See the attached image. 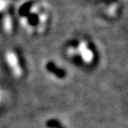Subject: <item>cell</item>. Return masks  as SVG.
Wrapping results in <instances>:
<instances>
[{
    "mask_svg": "<svg viewBox=\"0 0 128 128\" xmlns=\"http://www.w3.org/2000/svg\"><path fill=\"white\" fill-rule=\"evenodd\" d=\"M31 6H32V3L30 2V3H27L25 6H22L20 10V15H27L28 12V11H30V9L31 8Z\"/></svg>",
    "mask_w": 128,
    "mask_h": 128,
    "instance_id": "cell-5",
    "label": "cell"
},
{
    "mask_svg": "<svg viewBox=\"0 0 128 128\" xmlns=\"http://www.w3.org/2000/svg\"><path fill=\"white\" fill-rule=\"evenodd\" d=\"M6 60L16 78H20L22 75V68L20 66L18 56L12 51H8L6 54Z\"/></svg>",
    "mask_w": 128,
    "mask_h": 128,
    "instance_id": "cell-1",
    "label": "cell"
},
{
    "mask_svg": "<svg viewBox=\"0 0 128 128\" xmlns=\"http://www.w3.org/2000/svg\"><path fill=\"white\" fill-rule=\"evenodd\" d=\"M81 55V58L83 59L84 62L90 63L94 60V52H92L90 48L88 47L86 42H81L78 46V50Z\"/></svg>",
    "mask_w": 128,
    "mask_h": 128,
    "instance_id": "cell-2",
    "label": "cell"
},
{
    "mask_svg": "<svg viewBox=\"0 0 128 128\" xmlns=\"http://www.w3.org/2000/svg\"><path fill=\"white\" fill-rule=\"evenodd\" d=\"M6 4H7V2H6V0H0V12L6 8Z\"/></svg>",
    "mask_w": 128,
    "mask_h": 128,
    "instance_id": "cell-8",
    "label": "cell"
},
{
    "mask_svg": "<svg viewBox=\"0 0 128 128\" xmlns=\"http://www.w3.org/2000/svg\"><path fill=\"white\" fill-rule=\"evenodd\" d=\"M3 25H4V30H6V32L10 33V32L12 31V19H11L10 15L8 14L4 15V20H3Z\"/></svg>",
    "mask_w": 128,
    "mask_h": 128,
    "instance_id": "cell-4",
    "label": "cell"
},
{
    "mask_svg": "<svg viewBox=\"0 0 128 128\" xmlns=\"http://www.w3.org/2000/svg\"><path fill=\"white\" fill-rule=\"evenodd\" d=\"M60 128H62V127H60Z\"/></svg>",
    "mask_w": 128,
    "mask_h": 128,
    "instance_id": "cell-9",
    "label": "cell"
},
{
    "mask_svg": "<svg viewBox=\"0 0 128 128\" xmlns=\"http://www.w3.org/2000/svg\"><path fill=\"white\" fill-rule=\"evenodd\" d=\"M47 126L50 128H60V124L56 120H49L47 122Z\"/></svg>",
    "mask_w": 128,
    "mask_h": 128,
    "instance_id": "cell-7",
    "label": "cell"
},
{
    "mask_svg": "<svg viewBox=\"0 0 128 128\" xmlns=\"http://www.w3.org/2000/svg\"><path fill=\"white\" fill-rule=\"evenodd\" d=\"M46 70H47L48 71L52 72V74L56 75V76L60 78H64L65 75H66V73H65L64 70L57 68V67L54 65V63H52V62H47V64H46Z\"/></svg>",
    "mask_w": 128,
    "mask_h": 128,
    "instance_id": "cell-3",
    "label": "cell"
},
{
    "mask_svg": "<svg viewBox=\"0 0 128 128\" xmlns=\"http://www.w3.org/2000/svg\"><path fill=\"white\" fill-rule=\"evenodd\" d=\"M28 22L31 25H36L38 23V18L35 14H31L28 15Z\"/></svg>",
    "mask_w": 128,
    "mask_h": 128,
    "instance_id": "cell-6",
    "label": "cell"
}]
</instances>
